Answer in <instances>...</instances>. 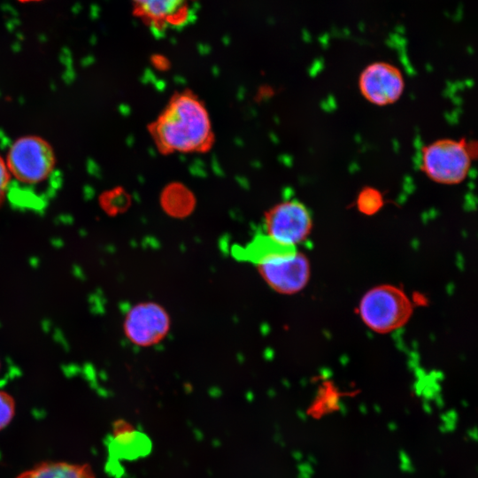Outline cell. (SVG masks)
Segmentation results:
<instances>
[{
  "label": "cell",
  "mask_w": 478,
  "mask_h": 478,
  "mask_svg": "<svg viewBox=\"0 0 478 478\" xmlns=\"http://www.w3.org/2000/svg\"><path fill=\"white\" fill-rule=\"evenodd\" d=\"M20 2L22 3H27V2H37V1H41V0H19Z\"/></svg>",
  "instance_id": "cell-17"
},
{
  "label": "cell",
  "mask_w": 478,
  "mask_h": 478,
  "mask_svg": "<svg viewBox=\"0 0 478 478\" xmlns=\"http://www.w3.org/2000/svg\"><path fill=\"white\" fill-rule=\"evenodd\" d=\"M149 131L164 154L205 152L214 139L204 103L189 90L173 95Z\"/></svg>",
  "instance_id": "cell-1"
},
{
  "label": "cell",
  "mask_w": 478,
  "mask_h": 478,
  "mask_svg": "<svg viewBox=\"0 0 478 478\" xmlns=\"http://www.w3.org/2000/svg\"><path fill=\"white\" fill-rule=\"evenodd\" d=\"M356 204L359 212L366 215H372L382 207L383 197L378 189L366 187L358 193Z\"/></svg>",
  "instance_id": "cell-13"
},
{
  "label": "cell",
  "mask_w": 478,
  "mask_h": 478,
  "mask_svg": "<svg viewBox=\"0 0 478 478\" xmlns=\"http://www.w3.org/2000/svg\"><path fill=\"white\" fill-rule=\"evenodd\" d=\"M163 206L174 216H182L191 210L193 200L190 192L177 185L166 189L163 194Z\"/></svg>",
  "instance_id": "cell-12"
},
{
  "label": "cell",
  "mask_w": 478,
  "mask_h": 478,
  "mask_svg": "<svg viewBox=\"0 0 478 478\" xmlns=\"http://www.w3.org/2000/svg\"><path fill=\"white\" fill-rule=\"evenodd\" d=\"M265 281L281 294H295L307 284L311 269L308 258L303 253L272 263L258 266Z\"/></svg>",
  "instance_id": "cell-7"
},
{
  "label": "cell",
  "mask_w": 478,
  "mask_h": 478,
  "mask_svg": "<svg viewBox=\"0 0 478 478\" xmlns=\"http://www.w3.org/2000/svg\"><path fill=\"white\" fill-rule=\"evenodd\" d=\"M101 204L107 212L120 211L127 204V198L120 190H112L101 197Z\"/></svg>",
  "instance_id": "cell-15"
},
{
  "label": "cell",
  "mask_w": 478,
  "mask_h": 478,
  "mask_svg": "<svg viewBox=\"0 0 478 478\" xmlns=\"http://www.w3.org/2000/svg\"><path fill=\"white\" fill-rule=\"evenodd\" d=\"M358 87L361 96L370 104L386 106L399 100L405 91L402 72L388 62L369 64L360 73Z\"/></svg>",
  "instance_id": "cell-6"
},
{
  "label": "cell",
  "mask_w": 478,
  "mask_h": 478,
  "mask_svg": "<svg viewBox=\"0 0 478 478\" xmlns=\"http://www.w3.org/2000/svg\"><path fill=\"white\" fill-rule=\"evenodd\" d=\"M11 184V174L6 161L0 156V205L8 195Z\"/></svg>",
  "instance_id": "cell-16"
},
{
  "label": "cell",
  "mask_w": 478,
  "mask_h": 478,
  "mask_svg": "<svg viewBox=\"0 0 478 478\" xmlns=\"http://www.w3.org/2000/svg\"><path fill=\"white\" fill-rule=\"evenodd\" d=\"M194 0H132L135 12L155 28L176 26L188 17Z\"/></svg>",
  "instance_id": "cell-10"
},
{
  "label": "cell",
  "mask_w": 478,
  "mask_h": 478,
  "mask_svg": "<svg viewBox=\"0 0 478 478\" xmlns=\"http://www.w3.org/2000/svg\"><path fill=\"white\" fill-rule=\"evenodd\" d=\"M16 478H96L89 464L45 461L22 472Z\"/></svg>",
  "instance_id": "cell-11"
},
{
  "label": "cell",
  "mask_w": 478,
  "mask_h": 478,
  "mask_svg": "<svg viewBox=\"0 0 478 478\" xmlns=\"http://www.w3.org/2000/svg\"><path fill=\"white\" fill-rule=\"evenodd\" d=\"M478 149L464 139L441 138L422 147L420 168L432 181L457 185L467 177Z\"/></svg>",
  "instance_id": "cell-2"
},
{
  "label": "cell",
  "mask_w": 478,
  "mask_h": 478,
  "mask_svg": "<svg viewBox=\"0 0 478 478\" xmlns=\"http://www.w3.org/2000/svg\"><path fill=\"white\" fill-rule=\"evenodd\" d=\"M6 165L14 181L24 186H37L50 180L56 168L51 145L37 135L15 140L9 148Z\"/></svg>",
  "instance_id": "cell-3"
},
{
  "label": "cell",
  "mask_w": 478,
  "mask_h": 478,
  "mask_svg": "<svg viewBox=\"0 0 478 478\" xmlns=\"http://www.w3.org/2000/svg\"><path fill=\"white\" fill-rule=\"evenodd\" d=\"M169 328V319L158 305L145 303L132 308L125 320L127 337L139 345H150L159 342Z\"/></svg>",
  "instance_id": "cell-8"
},
{
  "label": "cell",
  "mask_w": 478,
  "mask_h": 478,
  "mask_svg": "<svg viewBox=\"0 0 478 478\" xmlns=\"http://www.w3.org/2000/svg\"><path fill=\"white\" fill-rule=\"evenodd\" d=\"M264 222L266 235L295 246L308 237L312 227L309 209L294 198L282 200L272 206L265 213Z\"/></svg>",
  "instance_id": "cell-5"
},
{
  "label": "cell",
  "mask_w": 478,
  "mask_h": 478,
  "mask_svg": "<svg viewBox=\"0 0 478 478\" xmlns=\"http://www.w3.org/2000/svg\"><path fill=\"white\" fill-rule=\"evenodd\" d=\"M15 402L6 391L0 390V430L9 425L14 417Z\"/></svg>",
  "instance_id": "cell-14"
},
{
  "label": "cell",
  "mask_w": 478,
  "mask_h": 478,
  "mask_svg": "<svg viewBox=\"0 0 478 478\" xmlns=\"http://www.w3.org/2000/svg\"><path fill=\"white\" fill-rule=\"evenodd\" d=\"M297 246L275 240L268 235H255L244 245H235L232 253L235 258L260 266L295 256Z\"/></svg>",
  "instance_id": "cell-9"
},
{
  "label": "cell",
  "mask_w": 478,
  "mask_h": 478,
  "mask_svg": "<svg viewBox=\"0 0 478 478\" xmlns=\"http://www.w3.org/2000/svg\"><path fill=\"white\" fill-rule=\"evenodd\" d=\"M412 304L399 288L381 285L369 289L361 298L359 314L363 322L377 333L402 328L412 314Z\"/></svg>",
  "instance_id": "cell-4"
}]
</instances>
